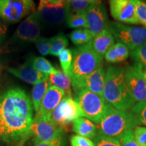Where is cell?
<instances>
[{"instance_id": "cell-1", "label": "cell", "mask_w": 146, "mask_h": 146, "mask_svg": "<svg viewBox=\"0 0 146 146\" xmlns=\"http://www.w3.org/2000/svg\"><path fill=\"white\" fill-rule=\"evenodd\" d=\"M33 121L32 104L25 91L16 87L0 96V137L5 141H25Z\"/></svg>"}, {"instance_id": "cell-2", "label": "cell", "mask_w": 146, "mask_h": 146, "mask_svg": "<svg viewBox=\"0 0 146 146\" xmlns=\"http://www.w3.org/2000/svg\"><path fill=\"white\" fill-rule=\"evenodd\" d=\"M103 97L118 110H129L135 104L126 85L123 68L120 66H110L108 68Z\"/></svg>"}, {"instance_id": "cell-3", "label": "cell", "mask_w": 146, "mask_h": 146, "mask_svg": "<svg viewBox=\"0 0 146 146\" xmlns=\"http://www.w3.org/2000/svg\"><path fill=\"white\" fill-rule=\"evenodd\" d=\"M75 101L77 102L83 117L99 124L102 120L115 109L102 96L96 94L87 89H81L76 92Z\"/></svg>"}, {"instance_id": "cell-4", "label": "cell", "mask_w": 146, "mask_h": 146, "mask_svg": "<svg viewBox=\"0 0 146 146\" xmlns=\"http://www.w3.org/2000/svg\"><path fill=\"white\" fill-rule=\"evenodd\" d=\"M99 125L100 134L120 139L127 131L138 127L140 122L132 111L115 110L102 120Z\"/></svg>"}, {"instance_id": "cell-5", "label": "cell", "mask_w": 146, "mask_h": 146, "mask_svg": "<svg viewBox=\"0 0 146 146\" xmlns=\"http://www.w3.org/2000/svg\"><path fill=\"white\" fill-rule=\"evenodd\" d=\"M72 56L71 80L80 79L91 74L102 65L103 60L93 50L90 42L73 50Z\"/></svg>"}, {"instance_id": "cell-6", "label": "cell", "mask_w": 146, "mask_h": 146, "mask_svg": "<svg viewBox=\"0 0 146 146\" xmlns=\"http://www.w3.org/2000/svg\"><path fill=\"white\" fill-rule=\"evenodd\" d=\"M108 29L114 39L133 51L146 42V27L130 26L118 22H110Z\"/></svg>"}, {"instance_id": "cell-7", "label": "cell", "mask_w": 146, "mask_h": 146, "mask_svg": "<svg viewBox=\"0 0 146 146\" xmlns=\"http://www.w3.org/2000/svg\"><path fill=\"white\" fill-rule=\"evenodd\" d=\"M33 0H0V18L9 23H16L35 12Z\"/></svg>"}, {"instance_id": "cell-8", "label": "cell", "mask_w": 146, "mask_h": 146, "mask_svg": "<svg viewBox=\"0 0 146 146\" xmlns=\"http://www.w3.org/2000/svg\"><path fill=\"white\" fill-rule=\"evenodd\" d=\"M81 116V110L75 100L72 97H64L53 111L51 119L65 129L67 125Z\"/></svg>"}, {"instance_id": "cell-9", "label": "cell", "mask_w": 146, "mask_h": 146, "mask_svg": "<svg viewBox=\"0 0 146 146\" xmlns=\"http://www.w3.org/2000/svg\"><path fill=\"white\" fill-rule=\"evenodd\" d=\"M40 19L36 11L33 12L18 26L13 35L15 41L34 43L40 37Z\"/></svg>"}, {"instance_id": "cell-10", "label": "cell", "mask_w": 146, "mask_h": 146, "mask_svg": "<svg viewBox=\"0 0 146 146\" xmlns=\"http://www.w3.org/2000/svg\"><path fill=\"white\" fill-rule=\"evenodd\" d=\"M105 78L106 71L102 64L85 77L77 80H71V85L74 92L81 89H87L103 96Z\"/></svg>"}, {"instance_id": "cell-11", "label": "cell", "mask_w": 146, "mask_h": 146, "mask_svg": "<svg viewBox=\"0 0 146 146\" xmlns=\"http://www.w3.org/2000/svg\"><path fill=\"white\" fill-rule=\"evenodd\" d=\"M64 129L56 125L52 119L34 120L31 127V134L36 144L49 141L62 136Z\"/></svg>"}, {"instance_id": "cell-12", "label": "cell", "mask_w": 146, "mask_h": 146, "mask_svg": "<svg viewBox=\"0 0 146 146\" xmlns=\"http://www.w3.org/2000/svg\"><path fill=\"white\" fill-rule=\"evenodd\" d=\"M124 78L135 102H146V83L141 74L131 66L123 68Z\"/></svg>"}, {"instance_id": "cell-13", "label": "cell", "mask_w": 146, "mask_h": 146, "mask_svg": "<svg viewBox=\"0 0 146 146\" xmlns=\"http://www.w3.org/2000/svg\"><path fill=\"white\" fill-rule=\"evenodd\" d=\"M110 11L113 18L119 23L138 25L134 0H109Z\"/></svg>"}, {"instance_id": "cell-14", "label": "cell", "mask_w": 146, "mask_h": 146, "mask_svg": "<svg viewBox=\"0 0 146 146\" xmlns=\"http://www.w3.org/2000/svg\"><path fill=\"white\" fill-rule=\"evenodd\" d=\"M65 97L64 92L57 87L50 85L34 120L51 119L53 111Z\"/></svg>"}, {"instance_id": "cell-15", "label": "cell", "mask_w": 146, "mask_h": 146, "mask_svg": "<svg viewBox=\"0 0 146 146\" xmlns=\"http://www.w3.org/2000/svg\"><path fill=\"white\" fill-rule=\"evenodd\" d=\"M85 15L87 29L94 36L108 28L109 23L106 10L101 3L90 5L85 10Z\"/></svg>"}, {"instance_id": "cell-16", "label": "cell", "mask_w": 146, "mask_h": 146, "mask_svg": "<svg viewBox=\"0 0 146 146\" xmlns=\"http://www.w3.org/2000/svg\"><path fill=\"white\" fill-rule=\"evenodd\" d=\"M70 11L68 4L66 2L58 5H45L39 6L36 12L41 20L52 25H57L66 20Z\"/></svg>"}, {"instance_id": "cell-17", "label": "cell", "mask_w": 146, "mask_h": 146, "mask_svg": "<svg viewBox=\"0 0 146 146\" xmlns=\"http://www.w3.org/2000/svg\"><path fill=\"white\" fill-rule=\"evenodd\" d=\"M7 70L16 77L21 78L23 81L31 85H35L43 78L48 76L38 72L33 67L31 60L20 66L16 68H9Z\"/></svg>"}, {"instance_id": "cell-18", "label": "cell", "mask_w": 146, "mask_h": 146, "mask_svg": "<svg viewBox=\"0 0 146 146\" xmlns=\"http://www.w3.org/2000/svg\"><path fill=\"white\" fill-rule=\"evenodd\" d=\"M115 39L108 29H106L93 37L90 41L93 50L103 58L107 51L114 44Z\"/></svg>"}, {"instance_id": "cell-19", "label": "cell", "mask_w": 146, "mask_h": 146, "mask_svg": "<svg viewBox=\"0 0 146 146\" xmlns=\"http://www.w3.org/2000/svg\"><path fill=\"white\" fill-rule=\"evenodd\" d=\"M72 129L78 135L85 137L94 138L96 136V125L91 120L83 116L76 118L72 122Z\"/></svg>"}, {"instance_id": "cell-20", "label": "cell", "mask_w": 146, "mask_h": 146, "mask_svg": "<svg viewBox=\"0 0 146 146\" xmlns=\"http://www.w3.org/2000/svg\"><path fill=\"white\" fill-rule=\"evenodd\" d=\"M130 50L125 45L117 42L114 43L104 55L105 59L109 63H118L129 58Z\"/></svg>"}, {"instance_id": "cell-21", "label": "cell", "mask_w": 146, "mask_h": 146, "mask_svg": "<svg viewBox=\"0 0 146 146\" xmlns=\"http://www.w3.org/2000/svg\"><path fill=\"white\" fill-rule=\"evenodd\" d=\"M50 85L62 89L65 94V97H72L71 78L61 70H57L49 75Z\"/></svg>"}, {"instance_id": "cell-22", "label": "cell", "mask_w": 146, "mask_h": 146, "mask_svg": "<svg viewBox=\"0 0 146 146\" xmlns=\"http://www.w3.org/2000/svg\"><path fill=\"white\" fill-rule=\"evenodd\" d=\"M50 86L49 76H45L34 85L32 90V104L35 111L39 110L42 100L44 98L46 91Z\"/></svg>"}, {"instance_id": "cell-23", "label": "cell", "mask_w": 146, "mask_h": 146, "mask_svg": "<svg viewBox=\"0 0 146 146\" xmlns=\"http://www.w3.org/2000/svg\"><path fill=\"white\" fill-rule=\"evenodd\" d=\"M66 23L70 28L87 29L85 11L74 12L71 10L66 18Z\"/></svg>"}, {"instance_id": "cell-24", "label": "cell", "mask_w": 146, "mask_h": 146, "mask_svg": "<svg viewBox=\"0 0 146 146\" xmlns=\"http://www.w3.org/2000/svg\"><path fill=\"white\" fill-rule=\"evenodd\" d=\"M69 36L73 44L78 46L89 43L94 37L88 29H75L71 33Z\"/></svg>"}, {"instance_id": "cell-25", "label": "cell", "mask_w": 146, "mask_h": 146, "mask_svg": "<svg viewBox=\"0 0 146 146\" xmlns=\"http://www.w3.org/2000/svg\"><path fill=\"white\" fill-rule=\"evenodd\" d=\"M68 44V41L63 33H59L50 39V52L52 56H59L60 52Z\"/></svg>"}, {"instance_id": "cell-26", "label": "cell", "mask_w": 146, "mask_h": 146, "mask_svg": "<svg viewBox=\"0 0 146 146\" xmlns=\"http://www.w3.org/2000/svg\"><path fill=\"white\" fill-rule=\"evenodd\" d=\"M59 60L63 72L71 78L72 66V50L65 48L59 54Z\"/></svg>"}, {"instance_id": "cell-27", "label": "cell", "mask_w": 146, "mask_h": 146, "mask_svg": "<svg viewBox=\"0 0 146 146\" xmlns=\"http://www.w3.org/2000/svg\"><path fill=\"white\" fill-rule=\"evenodd\" d=\"M33 66L38 72L49 76L56 70L48 60L43 57H33L31 59Z\"/></svg>"}, {"instance_id": "cell-28", "label": "cell", "mask_w": 146, "mask_h": 146, "mask_svg": "<svg viewBox=\"0 0 146 146\" xmlns=\"http://www.w3.org/2000/svg\"><path fill=\"white\" fill-rule=\"evenodd\" d=\"M130 56L135 63L146 68V42L141 46L131 51Z\"/></svg>"}, {"instance_id": "cell-29", "label": "cell", "mask_w": 146, "mask_h": 146, "mask_svg": "<svg viewBox=\"0 0 146 146\" xmlns=\"http://www.w3.org/2000/svg\"><path fill=\"white\" fill-rule=\"evenodd\" d=\"M95 146H121L120 139L100 134L96 135L94 138Z\"/></svg>"}, {"instance_id": "cell-30", "label": "cell", "mask_w": 146, "mask_h": 146, "mask_svg": "<svg viewBox=\"0 0 146 146\" xmlns=\"http://www.w3.org/2000/svg\"><path fill=\"white\" fill-rule=\"evenodd\" d=\"M135 14L139 23L146 27V3L143 0H134Z\"/></svg>"}, {"instance_id": "cell-31", "label": "cell", "mask_w": 146, "mask_h": 146, "mask_svg": "<svg viewBox=\"0 0 146 146\" xmlns=\"http://www.w3.org/2000/svg\"><path fill=\"white\" fill-rule=\"evenodd\" d=\"M131 111L136 115L140 124L146 126V102L135 104L131 108Z\"/></svg>"}, {"instance_id": "cell-32", "label": "cell", "mask_w": 146, "mask_h": 146, "mask_svg": "<svg viewBox=\"0 0 146 146\" xmlns=\"http://www.w3.org/2000/svg\"><path fill=\"white\" fill-rule=\"evenodd\" d=\"M73 8L82 10L88 8L91 5L101 3V0H66Z\"/></svg>"}, {"instance_id": "cell-33", "label": "cell", "mask_w": 146, "mask_h": 146, "mask_svg": "<svg viewBox=\"0 0 146 146\" xmlns=\"http://www.w3.org/2000/svg\"><path fill=\"white\" fill-rule=\"evenodd\" d=\"M36 49L42 56H46L50 52V39L40 37L34 42Z\"/></svg>"}, {"instance_id": "cell-34", "label": "cell", "mask_w": 146, "mask_h": 146, "mask_svg": "<svg viewBox=\"0 0 146 146\" xmlns=\"http://www.w3.org/2000/svg\"><path fill=\"white\" fill-rule=\"evenodd\" d=\"M134 138L139 146H146V127H137L133 131Z\"/></svg>"}, {"instance_id": "cell-35", "label": "cell", "mask_w": 146, "mask_h": 146, "mask_svg": "<svg viewBox=\"0 0 146 146\" xmlns=\"http://www.w3.org/2000/svg\"><path fill=\"white\" fill-rule=\"evenodd\" d=\"M71 146H95L94 141L89 138L81 135H74L70 139Z\"/></svg>"}, {"instance_id": "cell-36", "label": "cell", "mask_w": 146, "mask_h": 146, "mask_svg": "<svg viewBox=\"0 0 146 146\" xmlns=\"http://www.w3.org/2000/svg\"><path fill=\"white\" fill-rule=\"evenodd\" d=\"M120 143H121V146H139L135 140L133 130L127 131L120 139Z\"/></svg>"}, {"instance_id": "cell-37", "label": "cell", "mask_w": 146, "mask_h": 146, "mask_svg": "<svg viewBox=\"0 0 146 146\" xmlns=\"http://www.w3.org/2000/svg\"><path fill=\"white\" fill-rule=\"evenodd\" d=\"M35 146H64V139L62 136H60L51 141L36 143Z\"/></svg>"}, {"instance_id": "cell-38", "label": "cell", "mask_w": 146, "mask_h": 146, "mask_svg": "<svg viewBox=\"0 0 146 146\" xmlns=\"http://www.w3.org/2000/svg\"><path fill=\"white\" fill-rule=\"evenodd\" d=\"M66 2V0H40L39 6L45 5H62Z\"/></svg>"}, {"instance_id": "cell-39", "label": "cell", "mask_w": 146, "mask_h": 146, "mask_svg": "<svg viewBox=\"0 0 146 146\" xmlns=\"http://www.w3.org/2000/svg\"><path fill=\"white\" fill-rule=\"evenodd\" d=\"M133 67H134V68L138 71V72L142 76H143V78H144V80H145L146 83V68L135 63L134 65H133Z\"/></svg>"}, {"instance_id": "cell-40", "label": "cell", "mask_w": 146, "mask_h": 146, "mask_svg": "<svg viewBox=\"0 0 146 146\" xmlns=\"http://www.w3.org/2000/svg\"><path fill=\"white\" fill-rule=\"evenodd\" d=\"M5 32H6V28L2 23L0 22V43L3 41L5 36Z\"/></svg>"}, {"instance_id": "cell-41", "label": "cell", "mask_w": 146, "mask_h": 146, "mask_svg": "<svg viewBox=\"0 0 146 146\" xmlns=\"http://www.w3.org/2000/svg\"><path fill=\"white\" fill-rule=\"evenodd\" d=\"M3 69V63L2 60H1V58H0V74H1V72H2Z\"/></svg>"}]
</instances>
